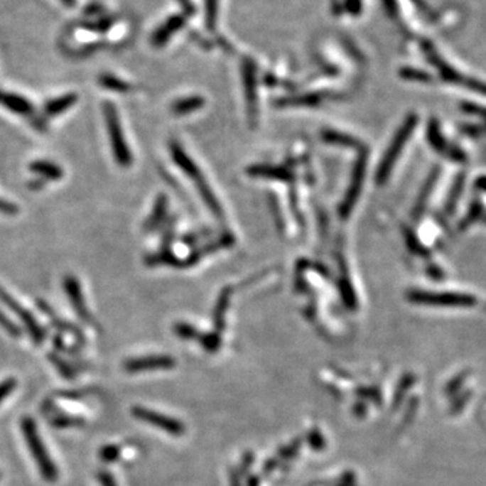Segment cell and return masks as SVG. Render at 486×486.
<instances>
[{"instance_id":"obj_1","label":"cell","mask_w":486,"mask_h":486,"mask_svg":"<svg viewBox=\"0 0 486 486\" xmlns=\"http://www.w3.org/2000/svg\"><path fill=\"white\" fill-rule=\"evenodd\" d=\"M21 430L23 432L28 451L36 460L42 478L46 482H55L58 480V469L40 438L36 420L30 416L21 418Z\"/></svg>"},{"instance_id":"obj_2","label":"cell","mask_w":486,"mask_h":486,"mask_svg":"<svg viewBox=\"0 0 486 486\" xmlns=\"http://www.w3.org/2000/svg\"><path fill=\"white\" fill-rule=\"evenodd\" d=\"M103 115H104V122L107 126V133L109 135V142H111V148H112L115 161L122 168H130L133 165V154H131V150L127 146L115 104L111 102H104Z\"/></svg>"},{"instance_id":"obj_3","label":"cell","mask_w":486,"mask_h":486,"mask_svg":"<svg viewBox=\"0 0 486 486\" xmlns=\"http://www.w3.org/2000/svg\"><path fill=\"white\" fill-rule=\"evenodd\" d=\"M416 126V118L415 117H409L406 121L404 122L403 127L399 130V133L393 138V142L391 144V148H388L387 154L384 156L382 162L379 165L377 171V181L378 183H384L388 176L391 173L392 168L394 166V163L397 161L399 154L401 153V150L404 148L406 139L409 138V135L412 134L414 129Z\"/></svg>"},{"instance_id":"obj_4","label":"cell","mask_w":486,"mask_h":486,"mask_svg":"<svg viewBox=\"0 0 486 486\" xmlns=\"http://www.w3.org/2000/svg\"><path fill=\"white\" fill-rule=\"evenodd\" d=\"M0 301L9 310L14 312L19 320H22L28 335L36 345H40L46 339L45 328H42V325L33 316V313L30 310H27L23 306H21V303H18V300H15L1 285H0Z\"/></svg>"},{"instance_id":"obj_5","label":"cell","mask_w":486,"mask_h":486,"mask_svg":"<svg viewBox=\"0 0 486 486\" xmlns=\"http://www.w3.org/2000/svg\"><path fill=\"white\" fill-rule=\"evenodd\" d=\"M409 298L418 304L436 306V307H472L475 298L463 293H430V292H414Z\"/></svg>"},{"instance_id":"obj_6","label":"cell","mask_w":486,"mask_h":486,"mask_svg":"<svg viewBox=\"0 0 486 486\" xmlns=\"http://www.w3.org/2000/svg\"><path fill=\"white\" fill-rule=\"evenodd\" d=\"M63 288H64V292L67 295L72 308L76 312V315L80 318L84 323L91 324V325L96 327L94 319L88 310V307H87L85 297L82 293V288H81L79 279L73 274H67L63 279Z\"/></svg>"},{"instance_id":"obj_7","label":"cell","mask_w":486,"mask_h":486,"mask_svg":"<svg viewBox=\"0 0 486 486\" xmlns=\"http://www.w3.org/2000/svg\"><path fill=\"white\" fill-rule=\"evenodd\" d=\"M173 156H175V160L177 161V163H178V165H180V166H181V168L195 180V181H196V184H198V187H199V190H200V193H202L204 200L207 202L208 207L212 210V212L216 214V215H222V210H220V207H219V202H216L215 198H214V195H212V192H211V189L207 187V183H204V178L202 177V173L198 171L196 165L189 160L188 157H187V154H185L181 148H178L177 146L173 148Z\"/></svg>"},{"instance_id":"obj_8","label":"cell","mask_w":486,"mask_h":486,"mask_svg":"<svg viewBox=\"0 0 486 486\" xmlns=\"http://www.w3.org/2000/svg\"><path fill=\"white\" fill-rule=\"evenodd\" d=\"M0 106H3L6 109L11 111V112L16 114V115H21V117H25V118L31 119L40 130L45 129V126L36 119V107H34V104L28 99H26L25 96L0 90Z\"/></svg>"},{"instance_id":"obj_9","label":"cell","mask_w":486,"mask_h":486,"mask_svg":"<svg viewBox=\"0 0 486 486\" xmlns=\"http://www.w3.org/2000/svg\"><path fill=\"white\" fill-rule=\"evenodd\" d=\"M364 158L362 157L360 161L357 162V166H355V171H354V175H352V180H351L350 188H349V192L346 195V199L345 202L342 204L340 207V215L343 217H347V215L350 214L352 207H354V202L358 199V195L361 192V187H362V181H364Z\"/></svg>"},{"instance_id":"obj_10","label":"cell","mask_w":486,"mask_h":486,"mask_svg":"<svg viewBox=\"0 0 486 486\" xmlns=\"http://www.w3.org/2000/svg\"><path fill=\"white\" fill-rule=\"evenodd\" d=\"M77 102H79L77 94H63L60 97L50 99L43 106V117H45V119L55 118V117L67 112L68 109L73 107Z\"/></svg>"},{"instance_id":"obj_11","label":"cell","mask_w":486,"mask_h":486,"mask_svg":"<svg viewBox=\"0 0 486 486\" xmlns=\"http://www.w3.org/2000/svg\"><path fill=\"white\" fill-rule=\"evenodd\" d=\"M38 307H40V310L49 318L50 323L53 324L54 327H55L58 331L72 335V337L75 338V339H76L77 342H80V343H84V342H85V338H84V334H82V331H81L80 328L76 327V325H73V324L69 323V322L63 320V319L58 318L57 315H54L53 310H52V308L46 304V301L38 300Z\"/></svg>"},{"instance_id":"obj_12","label":"cell","mask_w":486,"mask_h":486,"mask_svg":"<svg viewBox=\"0 0 486 486\" xmlns=\"http://www.w3.org/2000/svg\"><path fill=\"white\" fill-rule=\"evenodd\" d=\"M31 173L38 176L45 181H60L64 177V171L60 165L48 160H36L28 163Z\"/></svg>"},{"instance_id":"obj_13","label":"cell","mask_w":486,"mask_h":486,"mask_svg":"<svg viewBox=\"0 0 486 486\" xmlns=\"http://www.w3.org/2000/svg\"><path fill=\"white\" fill-rule=\"evenodd\" d=\"M181 25H183V19L180 16H175V18L169 19L165 26L157 30V33L153 37V43L157 46L163 45V42L169 38V36L176 31L178 27H181Z\"/></svg>"},{"instance_id":"obj_14","label":"cell","mask_w":486,"mask_h":486,"mask_svg":"<svg viewBox=\"0 0 486 486\" xmlns=\"http://www.w3.org/2000/svg\"><path fill=\"white\" fill-rule=\"evenodd\" d=\"M99 82L100 85L104 88V90H108V91H114V92H129L131 90V85L127 84L126 81L121 80L112 75H102L99 77Z\"/></svg>"},{"instance_id":"obj_15","label":"cell","mask_w":486,"mask_h":486,"mask_svg":"<svg viewBox=\"0 0 486 486\" xmlns=\"http://www.w3.org/2000/svg\"><path fill=\"white\" fill-rule=\"evenodd\" d=\"M165 210H166V199H165V198H160V199L157 200V202H156L154 211H153L151 216L148 217V220L146 222L145 227L148 230L154 229V227L160 223V220H161L162 217H163Z\"/></svg>"},{"instance_id":"obj_16","label":"cell","mask_w":486,"mask_h":486,"mask_svg":"<svg viewBox=\"0 0 486 486\" xmlns=\"http://www.w3.org/2000/svg\"><path fill=\"white\" fill-rule=\"evenodd\" d=\"M202 104H204V100L200 97H190V99L177 102L173 106V109L177 114H187L189 111L202 107Z\"/></svg>"},{"instance_id":"obj_17","label":"cell","mask_w":486,"mask_h":486,"mask_svg":"<svg viewBox=\"0 0 486 486\" xmlns=\"http://www.w3.org/2000/svg\"><path fill=\"white\" fill-rule=\"evenodd\" d=\"M252 175L265 176V177H273V178L276 177L281 180L288 178V173L284 172L283 169L271 168V166H256L252 169Z\"/></svg>"},{"instance_id":"obj_18","label":"cell","mask_w":486,"mask_h":486,"mask_svg":"<svg viewBox=\"0 0 486 486\" xmlns=\"http://www.w3.org/2000/svg\"><path fill=\"white\" fill-rule=\"evenodd\" d=\"M0 327H1L7 334H10L11 337H21V328H19L16 324H14L13 320L9 319L1 310H0Z\"/></svg>"},{"instance_id":"obj_19","label":"cell","mask_w":486,"mask_h":486,"mask_svg":"<svg viewBox=\"0 0 486 486\" xmlns=\"http://www.w3.org/2000/svg\"><path fill=\"white\" fill-rule=\"evenodd\" d=\"M18 382L14 377L7 378L0 382V404L15 391Z\"/></svg>"},{"instance_id":"obj_20","label":"cell","mask_w":486,"mask_h":486,"mask_svg":"<svg viewBox=\"0 0 486 486\" xmlns=\"http://www.w3.org/2000/svg\"><path fill=\"white\" fill-rule=\"evenodd\" d=\"M52 424L58 427V428H68V427H77V426H82L84 421L81 418H68V416H61V418H55Z\"/></svg>"},{"instance_id":"obj_21","label":"cell","mask_w":486,"mask_h":486,"mask_svg":"<svg viewBox=\"0 0 486 486\" xmlns=\"http://www.w3.org/2000/svg\"><path fill=\"white\" fill-rule=\"evenodd\" d=\"M0 214L7 216H15L19 214V207L13 202L0 198Z\"/></svg>"},{"instance_id":"obj_22","label":"cell","mask_w":486,"mask_h":486,"mask_svg":"<svg viewBox=\"0 0 486 486\" xmlns=\"http://www.w3.org/2000/svg\"><path fill=\"white\" fill-rule=\"evenodd\" d=\"M49 360H50L55 366H58L60 372H61L64 376H67V377H72V376H73L72 370L69 369V364H68L67 362H64L61 358H58V357L54 355V354H49Z\"/></svg>"},{"instance_id":"obj_23","label":"cell","mask_w":486,"mask_h":486,"mask_svg":"<svg viewBox=\"0 0 486 486\" xmlns=\"http://www.w3.org/2000/svg\"><path fill=\"white\" fill-rule=\"evenodd\" d=\"M111 26H112V19H111V18H104V19L96 22L92 26L90 27H91L92 30H97V31H106V30H108Z\"/></svg>"},{"instance_id":"obj_24","label":"cell","mask_w":486,"mask_h":486,"mask_svg":"<svg viewBox=\"0 0 486 486\" xmlns=\"http://www.w3.org/2000/svg\"><path fill=\"white\" fill-rule=\"evenodd\" d=\"M361 0H346V9L347 11L354 15L361 13Z\"/></svg>"},{"instance_id":"obj_25","label":"cell","mask_w":486,"mask_h":486,"mask_svg":"<svg viewBox=\"0 0 486 486\" xmlns=\"http://www.w3.org/2000/svg\"><path fill=\"white\" fill-rule=\"evenodd\" d=\"M99 480H100V482H102V485L103 486H117L109 472H100Z\"/></svg>"},{"instance_id":"obj_26","label":"cell","mask_w":486,"mask_h":486,"mask_svg":"<svg viewBox=\"0 0 486 486\" xmlns=\"http://www.w3.org/2000/svg\"><path fill=\"white\" fill-rule=\"evenodd\" d=\"M45 180H42V178H36V180H33V181H28V188L33 189V190H38V189H42L43 187H45Z\"/></svg>"},{"instance_id":"obj_27","label":"cell","mask_w":486,"mask_h":486,"mask_svg":"<svg viewBox=\"0 0 486 486\" xmlns=\"http://www.w3.org/2000/svg\"><path fill=\"white\" fill-rule=\"evenodd\" d=\"M64 6H67V7H75L76 6V3H77V0H60Z\"/></svg>"},{"instance_id":"obj_28","label":"cell","mask_w":486,"mask_h":486,"mask_svg":"<svg viewBox=\"0 0 486 486\" xmlns=\"http://www.w3.org/2000/svg\"><path fill=\"white\" fill-rule=\"evenodd\" d=\"M0 478H1V475H0Z\"/></svg>"}]
</instances>
